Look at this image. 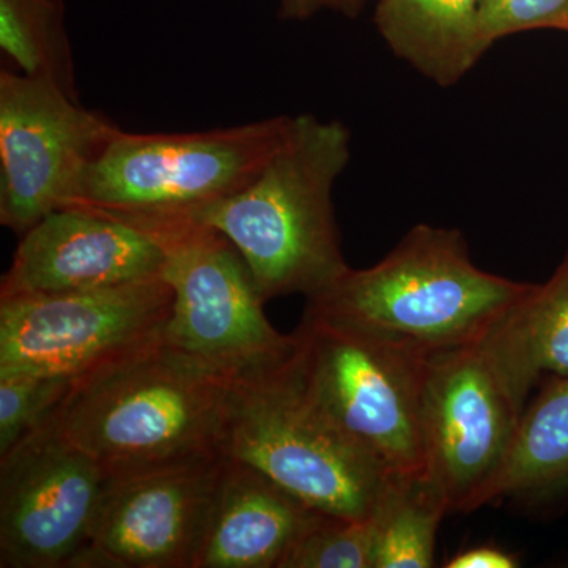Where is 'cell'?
Segmentation results:
<instances>
[{
	"mask_svg": "<svg viewBox=\"0 0 568 568\" xmlns=\"http://www.w3.org/2000/svg\"><path fill=\"white\" fill-rule=\"evenodd\" d=\"M108 474L52 418L0 457V567L71 568Z\"/></svg>",
	"mask_w": 568,
	"mask_h": 568,
	"instance_id": "7c38bea8",
	"label": "cell"
},
{
	"mask_svg": "<svg viewBox=\"0 0 568 568\" xmlns=\"http://www.w3.org/2000/svg\"><path fill=\"white\" fill-rule=\"evenodd\" d=\"M291 115L190 133L118 129L82 179L70 207L142 224L185 222L244 189L282 142Z\"/></svg>",
	"mask_w": 568,
	"mask_h": 568,
	"instance_id": "5b68a950",
	"label": "cell"
},
{
	"mask_svg": "<svg viewBox=\"0 0 568 568\" xmlns=\"http://www.w3.org/2000/svg\"><path fill=\"white\" fill-rule=\"evenodd\" d=\"M293 366L332 424L392 478L422 476V394L429 355L305 310Z\"/></svg>",
	"mask_w": 568,
	"mask_h": 568,
	"instance_id": "8992f818",
	"label": "cell"
},
{
	"mask_svg": "<svg viewBox=\"0 0 568 568\" xmlns=\"http://www.w3.org/2000/svg\"><path fill=\"white\" fill-rule=\"evenodd\" d=\"M523 410L480 343L429 355L422 394L424 476L448 514L488 506Z\"/></svg>",
	"mask_w": 568,
	"mask_h": 568,
	"instance_id": "9c48e42d",
	"label": "cell"
},
{
	"mask_svg": "<svg viewBox=\"0 0 568 568\" xmlns=\"http://www.w3.org/2000/svg\"><path fill=\"white\" fill-rule=\"evenodd\" d=\"M321 515L260 470L224 458L194 568H280Z\"/></svg>",
	"mask_w": 568,
	"mask_h": 568,
	"instance_id": "5bb4252c",
	"label": "cell"
},
{
	"mask_svg": "<svg viewBox=\"0 0 568 568\" xmlns=\"http://www.w3.org/2000/svg\"><path fill=\"white\" fill-rule=\"evenodd\" d=\"M484 0H379L375 24L399 61L440 88L457 84L489 50Z\"/></svg>",
	"mask_w": 568,
	"mask_h": 568,
	"instance_id": "9a60e30c",
	"label": "cell"
},
{
	"mask_svg": "<svg viewBox=\"0 0 568 568\" xmlns=\"http://www.w3.org/2000/svg\"><path fill=\"white\" fill-rule=\"evenodd\" d=\"M351 148V130L342 121L291 115L263 170L185 222L211 227L234 245L264 302L293 294L316 297L351 268L332 200Z\"/></svg>",
	"mask_w": 568,
	"mask_h": 568,
	"instance_id": "6da1fadb",
	"label": "cell"
},
{
	"mask_svg": "<svg viewBox=\"0 0 568 568\" xmlns=\"http://www.w3.org/2000/svg\"><path fill=\"white\" fill-rule=\"evenodd\" d=\"M162 235L91 209L50 213L21 235L0 297L104 290L163 276Z\"/></svg>",
	"mask_w": 568,
	"mask_h": 568,
	"instance_id": "4fadbf2b",
	"label": "cell"
},
{
	"mask_svg": "<svg viewBox=\"0 0 568 568\" xmlns=\"http://www.w3.org/2000/svg\"><path fill=\"white\" fill-rule=\"evenodd\" d=\"M568 496V376L552 377L526 405L489 504L545 506Z\"/></svg>",
	"mask_w": 568,
	"mask_h": 568,
	"instance_id": "e0dca14e",
	"label": "cell"
},
{
	"mask_svg": "<svg viewBox=\"0 0 568 568\" xmlns=\"http://www.w3.org/2000/svg\"><path fill=\"white\" fill-rule=\"evenodd\" d=\"M518 559L507 552L506 549L484 545L458 552L448 559L447 568H517Z\"/></svg>",
	"mask_w": 568,
	"mask_h": 568,
	"instance_id": "cb8c5ba5",
	"label": "cell"
},
{
	"mask_svg": "<svg viewBox=\"0 0 568 568\" xmlns=\"http://www.w3.org/2000/svg\"><path fill=\"white\" fill-rule=\"evenodd\" d=\"M480 28L489 48L504 37L534 29L568 31V0H484Z\"/></svg>",
	"mask_w": 568,
	"mask_h": 568,
	"instance_id": "7402d4cb",
	"label": "cell"
},
{
	"mask_svg": "<svg viewBox=\"0 0 568 568\" xmlns=\"http://www.w3.org/2000/svg\"><path fill=\"white\" fill-rule=\"evenodd\" d=\"M223 467L207 452L108 474L71 568H194Z\"/></svg>",
	"mask_w": 568,
	"mask_h": 568,
	"instance_id": "8fae6325",
	"label": "cell"
},
{
	"mask_svg": "<svg viewBox=\"0 0 568 568\" xmlns=\"http://www.w3.org/2000/svg\"><path fill=\"white\" fill-rule=\"evenodd\" d=\"M446 515V500L424 474L388 480L372 517L373 568L435 566L437 530Z\"/></svg>",
	"mask_w": 568,
	"mask_h": 568,
	"instance_id": "ac0fdd59",
	"label": "cell"
},
{
	"mask_svg": "<svg viewBox=\"0 0 568 568\" xmlns=\"http://www.w3.org/2000/svg\"><path fill=\"white\" fill-rule=\"evenodd\" d=\"M480 345L523 409L544 377L568 376V252L551 278L532 284Z\"/></svg>",
	"mask_w": 568,
	"mask_h": 568,
	"instance_id": "2e32d148",
	"label": "cell"
},
{
	"mask_svg": "<svg viewBox=\"0 0 568 568\" xmlns=\"http://www.w3.org/2000/svg\"><path fill=\"white\" fill-rule=\"evenodd\" d=\"M118 126L54 82L0 71V223L22 235L70 207Z\"/></svg>",
	"mask_w": 568,
	"mask_h": 568,
	"instance_id": "30bf717a",
	"label": "cell"
},
{
	"mask_svg": "<svg viewBox=\"0 0 568 568\" xmlns=\"http://www.w3.org/2000/svg\"><path fill=\"white\" fill-rule=\"evenodd\" d=\"M372 518L321 515L287 549L280 568H373Z\"/></svg>",
	"mask_w": 568,
	"mask_h": 568,
	"instance_id": "44dd1931",
	"label": "cell"
},
{
	"mask_svg": "<svg viewBox=\"0 0 568 568\" xmlns=\"http://www.w3.org/2000/svg\"><path fill=\"white\" fill-rule=\"evenodd\" d=\"M216 450L332 517L372 518L388 484L306 394L293 357L267 375L231 384Z\"/></svg>",
	"mask_w": 568,
	"mask_h": 568,
	"instance_id": "277c9868",
	"label": "cell"
},
{
	"mask_svg": "<svg viewBox=\"0 0 568 568\" xmlns=\"http://www.w3.org/2000/svg\"><path fill=\"white\" fill-rule=\"evenodd\" d=\"M366 0H278L280 17L284 20H310L321 11H335L345 17H357Z\"/></svg>",
	"mask_w": 568,
	"mask_h": 568,
	"instance_id": "603a6c76",
	"label": "cell"
},
{
	"mask_svg": "<svg viewBox=\"0 0 568 568\" xmlns=\"http://www.w3.org/2000/svg\"><path fill=\"white\" fill-rule=\"evenodd\" d=\"M534 283L484 271L462 231L417 224L379 261L349 268L306 310L433 355L480 343Z\"/></svg>",
	"mask_w": 568,
	"mask_h": 568,
	"instance_id": "7a4b0ae2",
	"label": "cell"
},
{
	"mask_svg": "<svg viewBox=\"0 0 568 568\" xmlns=\"http://www.w3.org/2000/svg\"><path fill=\"white\" fill-rule=\"evenodd\" d=\"M230 386L160 339L74 379L52 420L122 473L219 452Z\"/></svg>",
	"mask_w": 568,
	"mask_h": 568,
	"instance_id": "3957f363",
	"label": "cell"
},
{
	"mask_svg": "<svg viewBox=\"0 0 568 568\" xmlns=\"http://www.w3.org/2000/svg\"><path fill=\"white\" fill-rule=\"evenodd\" d=\"M73 384L74 379L63 376L0 375V457L47 425Z\"/></svg>",
	"mask_w": 568,
	"mask_h": 568,
	"instance_id": "ffe728a7",
	"label": "cell"
},
{
	"mask_svg": "<svg viewBox=\"0 0 568 568\" xmlns=\"http://www.w3.org/2000/svg\"><path fill=\"white\" fill-rule=\"evenodd\" d=\"M0 51L3 69L54 82L77 97L62 0H0Z\"/></svg>",
	"mask_w": 568,
	"mask_h": 568,
	"instance_id": "d6986e66",
	"label": "cell"
},
{
	"mask_svg": "<svg viewBox=\"0 0 568 568\" xmlns=\"http://www.w3.org/2000/svg\"><path fill=\"white\" fill-rule=\"evenodd\" d=\"M173 291L163 276L52 295L0 297V375L78 379L163 339Z\"/></svg>",
	"mask_w": 568,
	"mask_h": 568,
	"instance_id": "ba28073f",
	"label": "cell"
},
{
	"mask_svg": "<svg viewBox=\"0 0 568 568\" xmlns=\"http://www.w3.org/2000/svg\"><path fill=\"white\" fill-rule=\"evenodd\" d=\"M145 227L166 245L163 278L173 291L168 346L230 384L267 375L293 357L294 334L265 317L253 276L224 235L189 222Z\"/></svg>",
	"mask_w": 568,
	"mask_h": 568,
	"instance_id": "52a82bcc",
	"label": "cell"
}]
</instances>
